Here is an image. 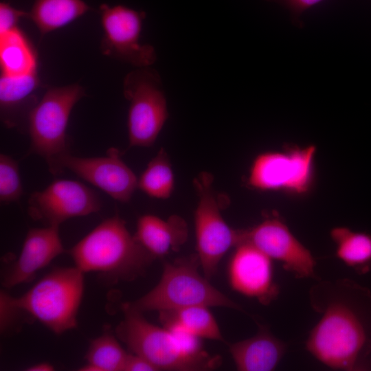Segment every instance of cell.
<instances>
[{
  "label": "cell",
  "instance_id": "6da1fadb",
  "mask_svg": "<svg viewBox=\"0 0 371 371\" xmlns=\"http://www.w3.org/2000/svg\"><path fill=\"white\" fill-rule=\"evenodd\" d=\"M320 317L311 330L306 349L335 370L371 368V291L352 280L318 281L308 291Z\"/></svg>",
  "mask_w": 371,
  "mask_h": 371
},
{
  "label": "cell",
  "instance_id": "7a4b0ae2",
  "mask_svg": "<svg viewBox=\"0 0 371 371\" xmlns=\"http://www.w3.org/2000/svg\"><path fill=\"white\" fill-rule=\"evenodd\" d=\"M123 320L117 326V337L131 353L152 363L159 370L199 371L216 368L218 357L205 352L200 338L180 330L150 323L141 312L122 304Z\"/></svg>",
  "mask_w": 371,
  "mask_h": 371
},
{
  "label": "cell",
  "instance_id": "3957f363",
  "mask_svg": "<svg viewBox=\"0 0 371 371\" xmlns=\"http://www.w3.org/2000/svg\"><path fill=\"white\" fill-rule=\"evenodd\" d=\"M75 266L100 273L113 280H133L155 258L131 234L118 215L106 218L69 250Z\"/></svg>",
  "mask_w": 371,
  "mask_h": 371
},
{
  "label": "cell",
  "instance_id": "277c9868",
  "mask_svg": "<svg viewBox=\"0 0 371 371\" xmlns=\"http://www.w3.org/2000/svg\"><path fill=\"white\" fill-rule=\"evenodd\" d=\"M199 264L196 254L165 263L157 285L142 297L125 304L141 313L191 306L225 307L243 311L240 305L199 273Z\"/></svg>",
  "mask_w": 371,
  "mask_h": 371
},
{
  "label": "cell",
  "instance_id": "5b68a950",
  "mask_svg": "<svg viewBox=\"0 0 371 371\" xmlns=\"http://www.w3.org/2000/svg\"><path fill=\"white\" fill-rule=\"evenodd\" d=\"M84 273L77 267L57 268L16 301L19 308L56 335L77 326L84 292Z\"/></svg>",
  "mask_w": 371,
  "mask_h": 371
},
{
  "label": "cell",
  "instance_id": "8992f818",
  "mask_svg": "<svg viewBox=\"0 0 371 371\" xmlns=\"http://www.w3.org/2000/svg\"><path fill=\"white\" fill-rule=\"evenodd\" d=\"M85 95L84 88L78 83L49 87L29 115L30 146L27 155L41 157L54 175L60 173V159L69 153L67 128L71 111Z\"/></svg>",
  "mask_w": 371,
  "mask_h": 371
},
{
  "label": "cell",
  "instance_id": "52a82bcc",
  "mask_svg": "<svg viewBox=\"0 0 371 371\" xmlns=\"http://www.w3.org/2000/svg\"><path fill=\"white\" fill-rule=\"evenodd\" d=\"M123 94L129 103V147L151 146L169 116L159 73L150 67H135L124 78Z\"/></svg>",
  "mask_w": 371,
  "mask_h": 371
},
{
  "label": "cell",
  "instance_id": "ba28073f",
  "mask_svg": "<svg viewBox=\"0 0 371 371\" xmlns=\"http://www.w3.org/2000/svg\"><path fill=\"white\" fill-rule=\"evenodd\" d=\"M199 201L194 212L196 255L203 276L210 280L223 256L242 242V229L225 221L213 188V176L203 171L193 180Z\"/></svg>",
  "mask_w": 371,
  "mask_h": 371
},
{
  "label": "cell",
  "instance_id": "9c48e42d",
  "mask_svg": "<svg viewBox=\"0 0 371 371\" xmlns=\"http://www.w3.org/2000/svg\"><path fill=\"white\" fill-rule=\"evenodd\" d=\"M315 153L314 145L261 153L252 162L247 183L260 191L305 194L313 184Z\"/></svg>",
  "mask_w": 371,
  "mask_h": 371
},
{
  "label": "cell",
  "instance_id": "30bf717a",
  "mask_svg": "<svg viewBox=\"0 0 371 371\" xmlns=\"http://www.w3.org/2000/svg\"><path fill=\"white\" fill-rule=\"evenodd\" d=\"M99 10L104 32L100 49L104 55L135 67H150L156 61L155 48L139 43L144 12L105 3Z\"/></svg>",
  "mask_w": 371,
  "mask_h": 371
},
{
  "label": "cell",
  "instance_id": "8fae6325",
  "mask_svg": "<svg viewBox=\"0 0 371 371\" xmlns=\"http://www.w3.org/2000/svg\"><path fill=\"white\" fill-rule=\"evenodd\" d=\"M243 242L251 243L272 260L279 262L297 278H317L316 261L311 251L278 216L267 217L258 225L243 229Z\"/></svg>",
  "mask_w": 371,
  "mask_h": 371
},
{
  "label": "cell",
  "instance_id": "7c38bea8",
  "mask_svg": "<svg viewBox=\"0 0 371 371\" xmlns=\"http://www.w3.org/2000/svg\"><path fill=\"white\" fill-rule=\"evenodd\" d=\"M101 208L97 194L83 183L57 179L28 199V214L47 225L59 226L64 221L96 213Z\"/></svg>",
  "mask_w": 371,
  "mask_h": 371
},
{
  "label": "cell",
  "instance_id": "4fadbf2b",
  "mask_svg": "<svg viewBox=\"0 0 371 371\" xmlns=\"http://www.w3.org/2000/svg\"><path fill=\"white\" fill-rule=\"evenodd\" d=\"M122 153L111 148L103 157H81L70 153L58 161L61 173L67 169L122 203L130 201L137 188L138 179L121 159Z\"/></svg>",
  "mask_w": 371,
  "mask_h": 371
},
{
  "label": "cell",
  "instance_id": "5bb4252c",
  "mask_svg": "<svg viewBox=\"0 0 371 371\" xmlns=\"http://www.w3.org/2000/svg\"><path fill=\"white\" fill-rule=\"evenodd\" d=\"M273 260L255 246L243 242L235 247L227 268L230 286L263 305L273 302L280 287L274 278Z\"/></svg>",
  "mask_w": 371,
  "mask_h": 371
},
{
  "label": "cell",
  "instance_id": "9a60e30c",
  "mask_svg": "<svg viewBox=\"0 0 371 371\" xmlns=\"http://www.w3.org/2000/svg\"><path fill=\"white\" fill-rule=\"evenodd\" d=\"M59 226L30 229L21 253L3 276L2 284L11 288L30 282L42 269L65 251Z\"/></svg>",
  "mask_w": 371,
  "mask_h": 371
},
{
  "label": "cell",
  "instance_id": "2e32d148",
  "mask_svg": "<svg viewBox=\"0 0 371 371\" xmlns=\"http://www.w3.org/2000/svg\"><path fill=\"white\" fill-rule=\"evenodd\" d=\"M41 85L36 71L20 76L1 74V120L8 128L27 132L28 117L38 102L36 92Z\"/></svg>",
  "mask_w": 371,
  "mask_h": 371
},
{
  "label": "cell",
  "instance_id": "e0dca14e",
  "mask_svg": "<svg viewBox=\"0 0 371 371\" xmlns=\"http://www.w3.org/2000/svg\"><path fill=\"white\" fill-rule=\"evenodd\" d=\"M229 346L236 368L239 371L273 370L287 348L286 343L261 325L254 336Z\"/></svg>",
  "mask_w": 371,
  "mask_h": 371
},
{
  "label": "cell",
  "instance_id": "ac0fdd59",
  "mask_svg": "<svg viewBox=\"0 0 371 371\" xmlns=\"http://www.w3.org/2000/svg\"><path fill=\"white\" fill-rule=\"evenodd\" d=\"M135 236L155 258H161L177 251L186 242L188 227L186 221L177 214L166 220L145 214L137 221Z\"/></svg>",
  "mask_w": 371,
  "mask_h": 371
},
{
  "label": "cell",
  "instance_id": "d6986e66",
  "mask_svg": "<svg viewBox=\"0 0 371 371\" xmlns=\"http://www.w3.org/2000/svg\"><path fill=\"white\" fill-rule=\"evenodd\" d=\"M159 319L164 327L180 330L200 339L225 342L219 326L205 306H191L160 311Z\"/></svg>",
  "mask_w": 371,
  "mask_h": 371
},
{
  "label": "cell",
  "instance_id": "ffe728a7",
  "mask_svg": "<svg viewBox=\"0 0 371 371\" xmlns=\"http://www.w3.org/2000/svg\"><path fill=\"white\" fill-rule=\"evenodd\" d=\"M89 10L83 0H34L26 18L43 36L69 24Z\"/></svg>",
  "mask_w": 371,
  "mask_h": 371
},
{
  "label": "cell",
  "instance_id": "44dd1931",
  "mask_svg": "<svg viewBox=\"0 0 371 371\" xmlns=\"http://www.w3.org/2000/svg\"><path fill=\"white\" fill-rule=\"evenodd\" d=\"M335 245V254L345 265L359 274L371 270V235L346 227H335L330 232Z\"/></svg>",
  "mask_w": 371,
  "mask_h": 371
},
{
  "label": "cell",
  "instance_id": "7402d4cb",
  "mask_svg": "<svg viewBox=\"0 0 371 371\" xmlns=\"http://www.w3.org/2000/svg\"><path fill=\"white\" fill-rule=\"evenodd\" d=\"M0 65L8 76L36 71V52L19 27L0 34Z\"/></svg>",
  "mask_w": 371,
  "mask_h": 371
},
{
  "label": "cell",
  "instance_id": "603a6c76",
  "mask_svg": "<svg viewBox=\"0 0 371 371\" xmlns=\"http://www.w3.org/2000/svg\"><path fill=\"white\" fill-rule=\"evenodd\" d=\"M128 353L111 333L106 331L93 339L85 355L82 371H123Z\"/></svg>",
  "mask_w": 371,
  "mask_h": 371
},
{
  "label": "cell",
  "instance_id": "cb8c5ba5",
  "mask_svg": "<svg viewBox=\"0 0 371 371\" xmlns=\"http://www.w3.org/2000/svg\"><path fill=\"white\" fill-rule=\"evenodd\" d=\"M175 185L168 155L161 148L149 161L137 180V188L148 196L160 199L170 196Z\"/></svg>",
  "mask_w": 371,
  "mask_h": 371
},
{
  "label": "cell",
  "instance_id": "d4e9b609",
  "mask_svg": "<svg viewBox=\"0 0 371 371\" xmlns=\"http://www.w3.org/2000/svg\"><path fill=\"white\" fill-rule=\"evenodd\" d=\"M18 162L12 157L0 155V201L8 204L18 201L23 194Z\"/></svg>",
  "mask_w": 371,
  "mask_h": 371
},
{
  "label": "cell",
  "instance_id": "484cf974",
  "mask_svg": "<svg viewBox=\"0 0 371 371\" xmlns=\"http://www.w3.org/2000/svg\"><path fill=\"white\" fill-rule=\"evenodd\" d=\"M1 331L6 332L16 321L20 313H24L18 306L16 297L1 292Z\"/></svg>",
  "mask_w": 371,
  "mask_h": 371
},
{
  "label": "cell",
  "instance_id": "4316f807",
  "mask_svg": "<svg viewBox=\"0 0 371 371\" xmlns=\"http://www.w3.org/2000/svg\"><path fill=\"white\" fill-rule=\"evenodd\" d=\"M27 12L19 10L5 1L0 3V34L17 27L21 18H26Z\"/></svg>",
  "mask_w": 371,
  "mask_h": 371
},
{
  "label": "cell",
  "instance_id": "83f0119b",
  "mask_svg": "<svg viewBox=\"0 0 371 371\" xmlns=\"http://www.w3.org/2000/svg\"><path fill=\"white\" fill-rule=\"evenodd\" d=\"M123 371H158V370L145 358L133 353H128Z\"/></svg>",
  "mask_w": 371,
  "mask_h": 371
},
{
  "label": "cell",
  "instance_id": "f1b7e54d",
  "mask_svg": "<svg viewBox=\"0 0 371 371\" xmlns=\"http://www.w3.org/2000/svg\"><path fill=\"white\" fill-rule=\"evenodd\" d=\"M283 5L296 17L324 0H270Z\"/></svg>",
  "mask_w": 371,
  "mask_h": 371
},
{
  "label": "cell",
  "instance_id": "f546056e",
  "mask_svg": "<svg viewBox=\"0 0 371 371\" xmlns=\"http://www.w3.org/2000/svg\"><path fill=\"white\" fill-rule=\"evenodd\" d=\"M54 366L47 362H41L32 365L26 369L28 371H52L54 370Z\"/></svg>",
  "mask_w": 371,
  "mask_h": 371
}]
</instances>
